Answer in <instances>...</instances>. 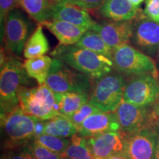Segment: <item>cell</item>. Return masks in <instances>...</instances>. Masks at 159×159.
<instances>
[{
  "mask_svg": "<svg viewBox=\"0 0 159 159\" xmlns=\"http://www.w3.org/2000/svg\"><path fill=\"white\" fill-rule=\"evenodd\" d=\"M94 159H100V158H94Z\"/></svg>",
  "mask_w": 159,
  "mask_h": 159,
  "instance_id": "ab89813d",
  "label": "cell"
},
{
  "mask_svg": "<svg viewBox=\"0 0 159 159\" xmlns=\"http://www.w3.org/2000/svg\"><path fill=\"white\" fill-rule=\"evenodd\" d=\"M158 57H159V47H158Z\"/></svg>",
  "mask_w": 159,
  "mask_h": 159,
  "instance_id": "f35d334b",
  "label": "cell"
},
{
  "mask_svg": "<svg viewBox=\"0 0 159 159\" xmlns=\"http://www.w3.org/2000/svg\"><path fill=\"white\" fill-rule=\"evenodd\" d=\"M114 115L124 136L134 134L148 126L159 125L152 118L149 107L138 106L122 100Z\"/></svg>",
  "mask_w": 159,
  "mask_h": 159,
  "instance_id": "30bf717a",
  "label": "cell"
},
{
  "mask_svg": "<svg viewBox=\"0 0 159 159\" xmlns=\"http://www.w3.org/2000/svg\"><path fill=\"white\" fill-rule=\"evenodd\" d=\"M91 30L100 35L105 42L114 49L128 43L135 29L131 21H112L96 22Z\"/></svg>",
  "mask_w": 159,
  "mask_h": 159,
  "instance_id": "7c38bea8",
  "label": "cell"
},
{
  "mask_svg": "<svg viewBox=\"0 0 159 159\" xmlns=\"http://www.w3.org/2000/svg\"><path fill=\"white\" fill-rule=\"evenodd\" d=\"M144 12L148 19L159 24V0H145Z\"/></svg>",
  "mask_w": 159,
  "mask_h": 159,
  "instance_id": "f546056e",
  "label": "cell"
},
{
  "mask_svg": "<svg viewBox=\"0 0 159 159\" xmlns=\"http://www.w3.org/2000/svg\"><path fill=\"white\" fill-rule=\"evenodd\" d=\"M0 69V109L5 114L19 105V91L30 84V78L24 63L13 55H7L1 49Z\"/></svg>",
  "mask_w": 159,
  "mask_h": 159,
  "instance_id": "7a4b0ae2",
  "label": "cell"
},
{
  "mask_svg": "<svg viewBox=\"0 0 159 159\" xmlns=\"http://www.w3.org/2000/svg\"><path fill=\"white\" fill-rule=\"evenodd\" d=\"M125 80L118 71H111L97 80L89 102L102 112L114 113L123 100Z\"/></svg>",
  "mask_w": 159,
  "mask_h": 159,
  "instance_id": "277c9868",
  "label": "cell"
},
{
  "mask_svg": "<svg viewBox=\"0 0 159 159\" xmlns=\"http://www.w3.org/2000/svg\"><path fill=\"white\" fill-rule=\"evenodd\" d=\"M159 125L148 126L124 136L122 153L127 159H156Z\"/></svg>",
  "mask_w": 159,
  "mask_h": 159,
  "instance_id": "ba28073f",
  "label": "cell"
},
{
  "mask_svg": "<svg viewBox=\"0 0 159 159\" xmlns=\"http://www.w3.org/2000/svg\"><path fill=\"white\" fill-rule=\"evenodd\" d=\"M53 3H67L82 7L85 9L99 7L106 0H52Z\"/></svg>",
  "mask_w": 159,
  "mask_h": 159,
  "instance_id": "f1b7e54d",
  "label": "cell"
},
{
  "mask_svg": "<svg viewBox=\"0 0 159 159\" xmlns=\"http://www.w3.org/2000/svg\"><path fill=\"white\" fill-rule=\"evenodd\" d=\"M52 60L47 55L26 60L24 66L31 78L35 79L39 85L45 84Z\"/></svg>",
  "mask_w": 159,
  "mask_h": 159,
  "instance_id": "603a6c76",
  "label": "cell"
},
{
  "mask_svg": "<svg viewBox=\"0 0 159 159\" xmlns=\"http://www.w3.org/2000/svg\"><path fill=\"white\" fill-rule=\"evenodd\" d=\"M57 38L59 44L74 45L88 29L60 20L51 19L43 24Z\"/></svg>",
  "mask_w": 159,
  "mask_h": 159,
  "instance_id": "e0dca14e",
  "label": "cell"
},
{
  "mask_svg": "<svg viewBox=\"0 0 159 159\" xmlns=\"http://www.w3.org/2000/svg\"><path fill=\"white\" fill-rule=\"evenodd\" d=\"M16 7V0H0V21H1V33L9 13Z\"/></svg>",
  "mask_w": 159,
  "mask_h": 159,
  "instance_id": "4dcf8cb0",
  "label": "cell"
},
{
  "mask_svg": "<svg viewBox=\"0 0 159 159\" xmlns=\"http://www.w3.org/2000/svg\"><path fill=\"white\" fill-rule=\"evenodd\" d=\"M78 47L86 48L112 60L113 49L105 42L104 40L96 32L89 29L83 33L76 44Z\"/></svg>",
  "mask_w": 159,
  "mask_h": 159,
  "instance_id": "cb8c5ba5",
  "label": "cell"
},
{
  "mask_svg": "<svg viewBox=\"0 0 159 159\" xmlns=\"http://www.w3.org/2000/svg\"><path fill=\"white\" fill-rule=\"evenodd\" d=\"M130 1L135 7H139V6L141 5V4H142L144 1H145V0H130Z\"/></svg>",
  "mask_w": 159,
  "mask_h": 159,
  "instance_id": "e575fe53",
  "label": "cell"
},
{
  "mask_svg": "<svg viewBox=\"0 0 159 159\" xmlns=\"http://www.w3.org/2000/svg\"><path fill=\"white\" fill-rule=\"evenodd\" d=\"M19 97V106L30 116L45 121L60 114L55 94L46 83L36 88L22 87Z\"/></svg>",
  "mask_w": 159,
  "mask_h": 159,
  "instance_id": "3957f363",
  "label": "cell"
},
{
  "mask_svg": "<svg viewBox=\"0 0 159 159\" xmlns=\"http://www.w3.org/2000/svg\"><path fill=\"white\" fill-rule=\"evenodd\" d=\"M124 136L120 131L108 132L86 138V141L94 158L105 159L113 155L122 153L124 148Z\"/></svg>",
  "mask_w": 159,
  "mask_h": 159,
  "instance_id": "5bb4252c",
  "label": "cell"
},
{
  "mask_svg": "<svg viewBox=\"0 0 159 159\" xmlns=\"http://www.w3.org/2000/svg\"><path fill=\"white\" fill-rule=\"evenodd\" d=\"M70 139V144L64 153H63V158L94 159L87 143L86 138L80 136L77 134Z\"/></svg>",
  "mask_w": 159,
  "mask_h": 159,
  "instance_id": "d4e9b609",
  "label": "cell"
},
{
  "mask_svg": "<svg viewBox=\"0 0 159 159\" xmlns=\"http://www.w3.org/2000/svg\"><path fill=\"white\" fill-rule=\"evenodd\" d=\"M55 97L59 107V114L66 117L74 114L90 99L89 93L80 92L55 94Z\"/></svg>",
  "mask_w": 159,
  "mask_h": 159,
  "instance_id": "d6986e66",
  "label": "cell"
},
{
  "mask_svg": "<svg viewBox=\"0 0 159 159\" xmlns=\"http://www.w3.org/2000/svg\"><path fill=\"white\" fill-rule=\"evenodd\" d=\"M119 131H120V126L114 113L99 111L85 119L77 129V134L84 138H90L108 132Z\"/></svg>",
  "mask_w": 159,
  "mask_h": 159,
  "instance_id": "4fadbf2b",
  "label": "cell"
},
{
  "mask_svg": "<svg viewBox=\"0 0 159 159\" xmlns=\"http://www.w3.org/2000/svg\"><path fill=\"white\" fill-rule=\"evenodd\" d=\"M49 49V42L43 33L42 24H39L25 43L23 52L24 57L30 59L43 56L48 52Z\"/></svg>",
  "mask_w": 159,
  "mask_h": 159,
  "instance_id": "ffe728a7",
  "label": "cell"
},
{
  "mask_svg": "<svg viewBox=\"0 0 159 159\" xmlns=\"http://www.w3.org/2000/svg\"><path fill=\"white\" fill-rule=\"evenodd\" d=\"M123 100L138 106L153 105L159 100L158 78L152 75L131 77L125 83Z\"/></svg>",
  "mask_w": 159,
  "mask_h": 159,
  "instance_id": "9c48e42d",
  "label": "cell"
},
{
  "mask_svg": "<svg viewBox=\"0 0 159 159\" xmlns=\"http://www.w3.org/2000/svg\"><path fill=\"white\" fill-rule=\"evenodd\" d=\"M158 83H159V74L158 75Z\"/></svg>",
  "mask_w": 159,
  "mask_h": 159,
  "instance_id": "74e56055",
  "label": "cell"
},
{
  "mask_svg": "<svg viewBox=\"0 0 159 159\" xmlns=\"http://www.w3.org/2000/svg\"><path fill=\"white\" fill-rule=\"evenodd\" d=\"M77 134V128L68 117L59 114L46 120L44 134L69 139Z\"/></svg>",
  "mask_w": 159,
  "mask_h": 159,
  "instance_id": "44dd1931",
  "label": "cell"
},
{
  "mask_svg": "<svg viewBox=\"0 0 159 159\" xmlns=\"http://www.w3.org/2000/svg\"><path fill=\"white\" fill-rule=\"evenodd\" d=\"M45 122L46 120H41V119H35V137L41 136V135L44 134L45 129Z\"/></svg>",
  "mask_w": 159,
  "mask_h": 159,
  "instance_id": "d6a6232c",
  "label": "cell"
},
{
  "mask_svg": "<svg viewBox=\"0 0 159 159\" xmlns=\"http://www.w3.org/2000/svg\"><path fill=\"white\" fill-rule=\"evenodd\" d=\"M138 10L130 0H106L99 7L102 16L112 21H131L136 17Z\"/></svg>",
  "mask_w": 159,
  "mask_h": 159,
  "instance_id": "ac0fdd59",
  "label": "cell"
},
{
  "mask_svg": "<svg viewBox=\"0 0 159 159\" xmlns=\"http://www.w3.org/2000/svg\"><path fill=\"white\" fill-rule=\"evenodd\" d=\"M45 83L55 94L67 92L89 94L91 91L90 78L57 58L52 60Z\"/></svg>",
  "mask_w": 159,
  "mask_h": 159,
  "instance_id": "5b68a950",
  "label": "cell"
},
{
  "mask_svg": "<svg viewBox=\"0 0 159 159\" xmlns=\"http://www.w3.org/2000/svg\"><path fill=\"white\" fill-rule=\"evenodd\" d=\"M51 55L91 80H97L114 69L111 59L75 44H58Z\"/></svg>",
  "mask_w": 159,
  "mask_h": 159,
  "instance_id": "6da1fadb",
  "label": "cell"
},
{
  "mask_svg": "<svg viewBox=\"0 0 159 159\" xmlns=\"http://www.w3.org/2000/svg\"><path fill=\"white\" fill-rule=\"evenodd\" d=\"M114 69L122 75H152L158 78V71L153 60L128 43L114 49L112 55Z\"/></svg>",
  "mask_w": 159,
  "mask_h": 159,
  "instance_id": "8992f818",
  "label": "cell"
},
{
  "mask_svg": "<svg viewBox=\"0 0 159 159\" xmlns=\"http://www.w3.org/2000/svg\"><path fill=\"white\" fill-rule=\"evenodd\" d=\"M1 159H7V158H6V157H5V156H3V157H2V158Z\"/></svg>",
  "mask_w": 159,
  "mask_h": 159,
  "instance_id": "8d00e7d4",
  "label": "cell"
},
{
  "mask_svg": "<svg viewBox=\"0 0 159 159\" xmlns=\"http://www.w3.org/2000/svg\"><path fill=\"white\" fill-rule=\"evenodd\" d=\"M53 2L52 0H22L21 7L39 24L52 19Z\"/></svg>",
  "mask_w": 159,
  "mask_h": 159,
  "instance_id": "7402d4cb",
  "label": "cell"
},
{
  "mask_svg": "<svg viewBox=\"0 0 159 159\" xmlns=\"http://www.w3.org/2000/svg\"><path fill=\"white\" fill-rule=\"evenodd\" d=\"M52 19L63 21L88 30L96 23L88 10L67 3H53Z\"/></svg>",
  "mask_w": 159,
  "mask_h": 159,
  "instance_id": "9a60e30c",
  "label": "cell"
},
{
  "mask_svg": "<svg viewBox=\"0 0 159 159\" xmlns=\"http://www.w3.org/2000/svg\"><path fill=\"white\" fill-rule=\"evenodd\" d=\"M34 142L48 150L58 154L64 153L71 143V139L60 138L48 134H42L34 138Z\"/></svg>",
  "mask_w": 159,
  "mask_h": 159,
  "instance_id": "484cf974",
  "label": "cell"
},
{
  "mask_svg": "<svg viewBox=\"0 0 159 159\" xmlns=\"http://www.w3.org/2000/svg\"><path fill=\"white\" fill-rule=\"evenodd\" d=\"M158 102H159V100H158Z\"/></svg>",
  "mask_w": 159,
  "mask_h": 159,
  "instance_id": "b9f144b4",
  "label": "cell"
},
{
  "mask_svg": "<svg viewBox=\"0 0 159 159\" xmlns=\"http://www.w3.org/2000/svg\"><path fill=\"white\" fill-rule=\"evenodd\" d=\"M156 159H159V142H158V150H157V154H156Z\"/></svg>",
  "mask_w": 159,
  "mask_h": 159,
  "instance_id": "d590c367",
  "label": "cell"
},
{
  "mask_svg": "<svg viewBox=\"0 0 159 159\" xmlns=\"http://www.w3.org/2000/svg\"><path fill=\"white\" fill-rule=\"evenodd\" d=\"M30 23L21 11L13 9L4 27L5 48L7 52L20 56L28 39Z\"/></svg>",
  "mask_w": 159,
  "mask_h": 159,
  "instance_id": "8fae6325",
  "label": "cell"
},
{
  "mask_svg": "<svg viewBox=\"0 0 159 159\" xmlns=\"http://www.w3.org/2000/svg\"><path fill=\"white\" fill-rule=\"evenodd\" d=\"M97 111H99V109L89 101L88 102L83 105L78 110L75 111L74 114H71L68 118L78 129L79 127L82 125V123L85 119Z\"/></svg>",
  "mask_w": 159,
  "mask_h": 159,
  "instance_id": "4316f807",
  "label": "cell"
},
{
  "mask_svg": "<svg viewBox=\"0 0 159 159\" xmlns=\"http://www.w3.org/2000/svg\"><path fill=\"white\" fill-rule=\"evenodd\" d=\"M105 159H127V158L124 156V155H123V153L122 152V153H117V154L113 155V156H109L108 158Z\"/></svg>",
  "mask_w": 159,
  "mask_h": 159,
  "instance_id": "836d02e7",
  "label": "cell"
},
{
  "mask_svg": "<svg viewBox=\"0 0 159 159\" xmlns=\"http://www.w3.org/2000/svg\"><path fill=\"white\" fill-rule=\"evenodd\" d=\"M63 159H67V158H63Z\"/></svg>",
  "mask_w": 159,
  "mask_h": 159,
  "instance_id": "60d3db41",
  "label": "cell"
},
{
  "mask_svg": "<svg viewBox=\"0 0 159 159\" xmlns=\"http://www.w3.org/2000/svg\"><path fill=\"white\" fill-rule=\"evenodd\" d=\"M29 148L35 159H63V154L52 152L35 142L30 145Z\"/></svg>",
  "mask_w": 159,
  "mask_h": 159,
  "instance_id": "83f0119b",
  "label": "cell"
},
{
  "mask_svg": "<svg viewBox=\"0 0 159 159\" xmlns=\"http://www.w3.org/2000/svg\"><path fill=\"white\" fill-rule=\"evenodd\" d=\"M35 117L27 114L19 105L5 114H1V128L12 146L21 145L35 138Z\"/></svg>",
  "mask_w": 159,
  "mask_h": 159,
  "instance_id": "52a82bcc",
  "label": "cell"
},
{
  "mask_svg": "<svg viewBox=\"0 0 159 159\" xmlns=\"http://www.w3.org/2000/svg\"><path fill=\"white\" fill-rule=\"evenodd\" d=\"M132 39L138 48L150 55H155L159 47V24L149 19L139 21Z\"/></svg>",
  "mask_w": 159,
  "mask_h": 159,
  "instance_id": "2e32d148",
  "label": "cell"
},
{
  "mask_svg": "<svg viewBox=\"0 0 159 159\" xmlns=\"http://www.w3.org/2000/svg\"><path fill=\"white\" fill-rule=\"evenodd\" d=\"M5 157L7 159H35L29 148L15 151L7 156H5Z\"/></svg>",
  "mask_w": 159,
  "mask_h": 159,
  "instance_id": "1f68e13d",
  "label": "cell"
}]
</instances>
